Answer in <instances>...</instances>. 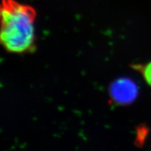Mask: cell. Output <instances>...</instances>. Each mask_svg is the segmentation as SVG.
<instances>
[{"instance_id":"1","label":"cell","mask_w":151,"mask_h":151,"mask_svg":"<svg viewBox=\"0 0 151 151\" xmlns=\"http://www.w3.org/2000/svg\"><path fill=\"white\" fill-rule=\"evenodd\" d=\"M0 13V40L6 50L23 53L31 50L35 42V9L16 0H2Z\"/></svg>"},{"instance_id":"2","label":"cell","mask_w":151,"mask_h":151,"mask_svg":"<svg viewBox=\"0 0 151 151\" xmlns=\"http://www.w3.org/2000/svg\"><path fill=\"white\" fill-rule=\"evenodd\" d=\"M111 92L116 101L121 104L129 103L137 94L134 85L127 80H120L113 83Z\"/></svg>"},{"instance_id":"3","label":"cell","mask_w":151,"mask_h":151,"mask_svg":"<svg viewBox=\"0 0 151 151\" xmlns=\"http://www.w3.org/2000/svg\"><path fill=\"white\" fill-rule=\"evenodd\" d=\"M136 68L141 73L147 83L151 86V62H148L146 65H140Z\"/></svg>"}]
</instances>
